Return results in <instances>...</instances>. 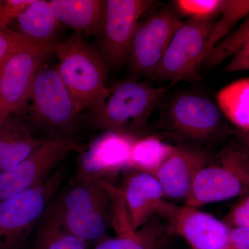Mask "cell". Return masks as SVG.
<instances>
[{
	"mask_svg": "<svg viewBox=\"0 0 249 249\" xmlns=\"http://www.w3.org/2000/svg\"><path fill=\"white\" fill-rule=\"evenodd\" d=\"M114 191L110 183L76 177L49 208L73 235L98 243L107 237Z\"/></svg>",
	"mask_w": 249,
	"mask_h": 249,
	"instance_id": "1",
	"label": "cell"
},
{
	"mask_svg": "<svg viewBox=\"0 0 249 249\" xmlns=\"http://www.w3.org/2000/svg\"><path fill=\"white\" fill-rule=\"evenodd\" d=\"M59 64L57 70L80 114L91 112L107 93L106 64L85 40L81 33L74 31L65 42L54 48Z\"/></svg>",
	"mask_w": 249,
	"mask_h": 249,
	"instance_id": "2",
	"label": "cell"
},
{
	"mask_svg": "<svg viewBox=\"0 0 249 249\" xmlns=\"http://www.w3.org/2000/svg\"><path fill=\"white\" fill-rule=\"evenodd\" d=\"M167 92L135 80H122L107 88L101 103L88 113L93 127L105 131L129 132L145 124Z\"/></svg>",
	"mask_w": 249,
	"mask_h": 249,
	"instance_id": "3",
	"label": "cell"
},
{
	"mask_svg": "<svg viewBox=\"0 0 249 249\" xmlns=\"http://www.w3.org/2000/svg\"><path fill=\"white\" fill-rule=\"evenodd\" d=\"M249 194V155L238 142L222 149L196 175L185 205L199 209Z\"/></svg>",
	"mask_w": 249,
	"mask_h": 249,
	"instance_id": "4",
	"label": "cell"
},
{
	"mask_svg": "<svg viewBox=\"0 0 249 249\" xmlns=\"http://www.w3.org/2000/svg\"><path fill=\"white\" fill-rule=\"evenodd\" d=\"M61 169L43 182L0 201V249H19L42 219L63 179Z\"/></svg>",
	"mask_w": 249,
	"mask_h": 249,
	"instance_id": "5",
	"label": "cell"
},
{
	"mask_svg": "<svg viewBox=\"0 0 249 249\" xmlns=\"http://www.w3.org/2000/svg\"><path fill=\"white\" fill-rule=\"evenodd\" d=\"M29 103L33 122L60 136L71 133L81 115L57 68L44 65L36 74Z\"/></svg>",
	"mask_w": 249,
	"mask_h": 249,
	"instance_id": "6",
	"label": "cell"
},
{
	"mask_svg": "<svg viewBox=\"0 0 249 249\" xmlns=\"http://www.w3.org/2000/svg\"><path fill=\"white\" fill-rule=\"evenodd\" d=\"M58 42L29 46L0 67V124L25 111L36 74Z\"/></svg>",
	"mask_w": 249,
	"mask_h": 249,
	"instance_id": "7",
	"label": "cell"
},
{
	"mask_svg": "<svg viewBox=\"0 0 249 249\" xmlns=\"http://www.w3.org/2000/svg\"><path fill=\"white\" fill-rule=\"evenodd\" d=\"M218 16L183 21L174 34L155 77L176 83L196 76L204 63L206 44Z\"/></svg>",
	"mask_w": 249,
	"mask_h": 249,
	"instance_id": "8",
	"label": "cell"
},
{
	"mask_svg": "<svg viewBox=\"0 0 249 249\" xmlns=\"http://www.w3.org/2000/svg\"><path fill=\"white\" fill-rule=\"evenodd\" d=\"M81 150V145L70 136L46 138L20 163L0 172V201L43 182L71 152Z\"/></svg>",
	"mask_w": 249,
	"mask_h": 249,
	"instance_id": "9",
	"label": "cell"
},
{
	"mask_svg": "<svg viewBox=\"0 0 249 249\" xmlns=\"http://www.w3.org/2000/svg\"><path fill=\"white\" fill-rule=\"evenodd\" d=\"M183 21L177 10L165 6L140 21L128 60L138 75L155 76L170 41Z\"/></svg>",
	"mask_w": 249,
	"mask_h": 249,
	"instance_id": "10",
	"label": "cell"
},
{
	"mask_svg": "<svg viewBox=\"0 0 249 249\" xmlns=\"http://www.w3.org/2000/svg\"><path fill=\"white\" fill-rule=\"evenodd\" d=\"M153 4L151 0L106 1L104 20L98 34L101 56L106 64L117 67L128 60L141 18Z\"/></svg>",
	"mask_w": 249,
	"mask_h": 249,
	"instance_id": "11",
	"label": "cell"
},
{
	"mask_svg": "<svg viewBox=\"0 0 249 249\" xmlns=\"http://www.w3.org/2000/svg\"><path fill=\"white\" fill-rule=\"evenodd\" d=\"M137 139L129 132L105 131L82 152L76 177L107 183V178L129 168L131 151Z\"/></svg>",
	"mask_w": 249,
	"mask_h": 249,
	"instance_id": "12",
	"label": "cell"
},
{
	"mask_svg": "<svg viewBox=\"0 0 249 249\" xmlns=\"http://www.w3.org/2000/svg\"><path fill=\"white\" fill-rule=\"evenodd\" d=\"M160 214L192 249H231V227L197 208L166 203Z\"/></svg>",
	"mask_w": 249,
	"mask_h": 249,
	"instance_id": "13",
	"label": "cell"
},
{
	"mask_svg": "<svg viewBox=\"0 0 249 249\" xmlns=\"http://www.w3.org/2000/svg\"><path fill=\"white\" fill-rule=\"evenodd\" d=\"M223 116L217 104L194 93H183L174 98L168 111L172 129L198 142L211 140L222 132Z\"/></svg>",
	"mask_w": 249,
	"mask_h": 249,
	"instance_id": "14",
	"label": "cell"
},
{
	"mask_svg": "<svg viewBox=\"0 0 249 249\" xmlns=\"http://www.w3.org/2000/svg\"><path fill=\"white\" fill-rule=\"evenodd\" d=\"M122 196L127 209L129 229L138 230L164 208V191L153 174L133 170L124 179Z\"/></svg>",
	"mask_w": 249,
	"mask_h": 249,
	"instance_id": "15",
	"label": "cell"
},
{
	"mask_svg": "<svg viewBox=\"0 0 249 249\" xmlns=\"http://www.w3.org/2000/svg\"><path fill=\"white\" fill-rule=\"evenodd\" d=\"M212 157L209 152L197 147H176L153 175L165 196L185 202L196 175Z\"/></svg>",
	"mask_w": 249,
	"mask_h": 249,
	"instance_id": "16",
	"label": "cell"
},
{
	"mask_svg": "<svg viewBox=\"0 0 249 249\" xmlns=\"http://www.w3.org/2000/svg\"><path fill=\"white\" fill-rule=\"evenodd\" d=\"M59 22L82 35L98 36L102 28L106 13L103 0H50Z\"/></svg>",
	"mask_w": 249,
	"mask_h": 249,
	"instance_id": "17",
	"label": "cell"
},
{
	"mask_svg": "<svg viewBox=\"0 0 249 249\" xmlns=\"http://www.w3.org/2000/svg\"><path fill=\"white\" fill-rule=\"evenodd\" d=\"M46 138H36L17 116L0 124V172L11 169L43 143Z\"/></svg>",
	"mask_w": 249,
	"mask_h": 249,
	"instance_id": "18",
	"label": "cell"
},
{
	"mask_svg": "<svg viewBox=\"0 0 249 249\" xmlns=\"http://www.w3.org/2000/svg\"><path fill=\"white\" fill-rule=\"evenodd\" d=\"M19 34L37 44L58 42L60 22L49 1L34 0L17 18Z\"/></svg>",
	"mask_w": 249,
	"mask_h": 249,
	"instance_id": "19",
	"label": "cell"
},
{
	"mask_svg": "<svg viewBox=\"0 0 249 249\" xmlns=\"http://www.w3.org/2000/svg\"><path fill=\"white\" fill-rule=\"evenodd\" d=\"M217 104L223 115L240 130H249V78H240L222 88Z\"/></svg>",
	"mask_w": 249,
	"mask_h": 249,
	"instance_id": "20",
	"label": "cell"
},
{
	"mask_svg": "<svg viewBox=\"0 0 249 249\" xmlns=\"http://www.w3.org/2000/svg\"><path fill=\"white\" fill-rule=\"evenodd\" d=\"M175 147L153 136L137 138L131 151L129 168L153 174L175 151Z\"/></svg>",
	"mask_w": 249,
	"mask_h": 249,
	"instance_id": "21",
	"label": "cell"
},
{
	"mask_svg": "<svg viewBox=\"0 0 249 249\" xmlns=\"http://www.w3.org/2000/svg\"><path fill=\"white\" fill-rule=\"evenodd\" d=\"M34 249H88L87 243L67 230L48 208L39 229Z\"/></svg>",
	"mask_w": 249,
	"mask_h": 249,
	"instance_id": "22",
	"label": "cell"
},
{
	"mask_svg": "<svg viewBox=\"0 0 249 249\" xmlns=\"http://www.w3.org/2000/svg\"><path fill=\"white\" fill-rule=\"evenodd\" d=\"M167 231L153 223H147L132 233L107 237L94 249H160L166 240Z\"/></svg>",
	"mask_w": 249,
	"mask_h": 249,
	"instance_id": "23",
	"label": "cell"
},
{
	"mask_svg": "<svg viewBox=\"0 0 249 249\" xmlns=\"http://www.w3.org/2000/svg\"><path fill=\"white\" fill-rule=\"evenodd\" d=\"M249 14V0H223L220 12L206 44L205 59Z\"/></svg>",
	"mask_w": 249,
	"mask_h": 249,
	"instance_id": "24",
	"label": "cell"
},
{
	"mask_svg": "<svg viewBox=\"0 0 249 249\" xmlns=\"http://www.w3.org/2000/svg\"><path fill=\"white\" fill-rule=\"evenodd\" d=\"M249 42V14L240 24L207 55L203 65L217 67L230 60L240 49Z\"/></svg>",
	"mask_w": 249,
	"mask_h": 249,
	"instance_id": "25",
	"label": "cell"
},
{
	"mask_svg": "<svg viewBox=\"0 0 249 249\" xmlns=\"http://www.w3.org/2000/svg\"><path fill=\"white\" fill-rule=\"evenodd\" d=\"M223 0H176L175 9L179 14L189 18L217 17L220 12Z\"/></svg>",
	"mask_w": 249,
	"mask_h": 249,
	"instance_id": "26",
	"label": "cell"
},
{
	"mask_svg": "<svg viewBox=\"0 0 249 249\" xmlns=\"http://www.w3.org/2000/svg\"><path fill=\"white\" fill-rule=\"evenodd\" d=\"M36 44L37 43L29 40L18 31L9 28L0 29V67L14 54Z\"/></svg>",
	"mask_w": 249,
	"mask_h": 249,
	"instance_id": "27",
	"label": "cell"
},
{
	"mask_svg": "<svg viewBox=\"0 0 249 249\" xmlns=\"http://www.w3.org/2000/svg\"><path fill=\"white\" fill-rule=\"evenodd\" d=\"M34 0L0 1V29H6Z\"/></svg>",
	"mask_w": 249,
	"mask_h": 249,
	"instance_id": "28",
	"label": "cell"
},
{
	"mask_svg": "<svg viewBox=\"0 0 249 249\" xmlns=\"http://www.w3.org/2000/svg\"><path fill=\"white\" fill-rule=\"evenodd\" d=\"M231 228L249 227V194L240 198L224 221Z\"/></svg>",
	"mask_w": 249,
	"mask_h": 249,
	"instance_id": "29",
	"label": "cell"
},
{
	"mask_svg": "<svg viewBox=\"0 0 249 249\" xmlns=\"http://www.w3.org/2000/svg\"><path fill=\"white\" fill-rule=\"evenodd\" d=\"M226 72L249 71V42L240 49L229 60L224 68Z\"/></svg>",
	"mask_w": 249,
	"mask_h": 249,
	"instance_id": "30",
	"label": "cell"
},
{
	"mask_svg": "<svg viewBox=\"0 0 249 249\" xmlns=\"http://www.w3.org/2000/svg\"><path fill=\"white\" fill-rule=\"evenodd\" d=\"M231 249H249V227L231 228Z\"/></svg>",
	"mask_w": 249,
	"mask_h": 249,
	"instance_id": "31",
	"label": "cell"
},
{
	"mask_svg": "<svg viewBox=\"0 0 249 249\" xmlns=\"http://www.w3.org/2000/svg\"><path fill=\"white\" fill-rule=\"evenodd\" d=\"M237 142L248 152L249 155V130L244 131L237 129L235 132Z\"/></svg>",
	"mask_w": 249,
	"mask_h": 249,
	"instance_id": "32",
	"label": "cell"
}]
</instances>
